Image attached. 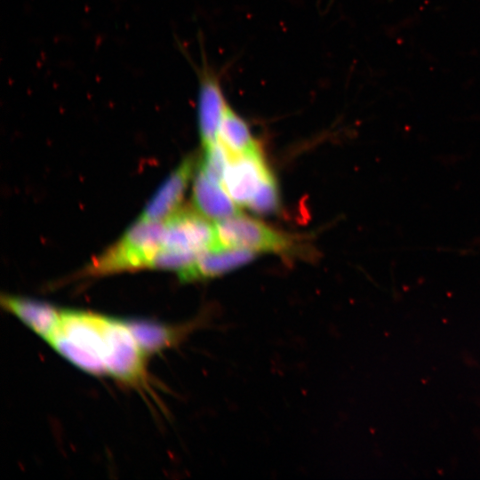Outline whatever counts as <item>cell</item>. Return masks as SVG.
I'll return each instance as SVG.
<instances>
[{"label":"cell","mask_w":480,"mask_h":480,"mask_svg":"<svg viewBox=\"0 0 480 480\" xmlns=\"http://www.w3.org/2000/svg\"><path fill=\"white\" fill-rule=\"evenodd\" d=\"M164 228L163 221L138 220L114 245L92 260L86 273L101 276L150 268L152 259L163 245Z\"/></svg>","instance_id":"obj_1"},{"label":"cell","mask_w":480,"mask_h":480,"mask_svg":"<svg viewBox=\"0 0 480 480\" xmlns=\"http://www.w3.org/2000/svg\"><path fill=\"white\" fill-rule=\"evenodd\" d=\"M215 226L218 241L225 247L282 255L297 252L298 244L292 236L241 213L217 221Z\"/></svg>","instance_id":"obj_2"},{"label":"cell","mask_w":480,"mask_h":480,"mask_svg":"<svg viewBox=\"0 0 480 480\" xmlns=\"http://www.w3.org/2000/svg\"><path fill=\"white\" fill-rule=\"evenodd\" d=\"M104 364L107 373L131 385L145 380L143 351L125 322L104 316Z\"/></svg>","instance_id":"obj_3"},{"label":"cell","mask_w":480,"mask_h":480,"mask_svg":"<svg viewBox=\"0 0 480 480\" xmlns=\"http://www.w3.org/2000/svg\"><path fill=\"white\" fill-rule=\"evenodd\" d=\"M164 225L163 248L201 253L220 245L215 224L188 206L178 209Z\"/></svg>","instance_id":"obj_4"},{"label":"cell","mask_w":480,"mask_h":480,"mask_svg":"<svg viewBox=\"0 0 480 480\" xmlns=\"http://www.w3.org/2000/svg\"><path fill=\"white\" fill-rule=\"evenodd\" d=\"M197 82V120L204 148L218 141L221 116L228 103L220 76L203 55L201 63L195 66Z\"/></svg>","instance_id":"obj_5"},{"label":"cell","mask_w":480,"mask_h":480,"mask_svg":"<svg viewBox=\"0 0 480 480\" xmlns=\"http://www.w3.org/2000/svg\"><path fill=\"white\" fill-rule=\"evenodd\" d=\"M269 172L260 150L229 156L222 186L239 206H247Z\"/></svg>","instance_id":"obj_6"},{"label":"cell","mask_w":480,"mask_h":480,"mask_svg":"<svg viewBox=\"0 0 480 480\" xmlns=\"http://www.w3.org/2000/svg\"><path fill=\"white\" fill-rule=\"evenodd\" d=\"M194 167V156L186 157L150 199L139 220H166L180 209L185 190L192 178Z\"/></svg>","instance_id":"obj_7"},{"label":"cell","mask_w":480,"mask_h":480,"mask_svg":"<svg viewBox=\"0 0 480 480\" xmlns=\"http://www.w3.org/2000/svg\"><path fill=\"white\" fill-rule=\"evenodd\" d=\"M254 258L255 252L250 250L217 245L202 252L190 266L178 275L183 282L214 278L247 264Z\"/></svg>","instance_id":"obj_8"},{"label":"cell","mask_w":480,"mask_h":480,"mask_svg":"<svg viewBox=\"0 0 480 480\" xmlns=\"http://www.w3.org/2000/svg\"><path fill=\"white\" fill-rule=\"evenodd\" d=\"M54 332L104 363V316L80 311H61L60 323Z\"/></svg>","instance_id":"obj_9"},{"label":"cell","mask_w":480,"mask_h":480,"mask_svg":"<svg viewBox=\"0 0 480 480\" xmlns=\"http://www.w3.org/2000/svg\"><path fill=\"white\" fill-rule=\"evenodd\" d=\"M193 203L197 212L214 222L240 213L223 186L210 180L199 169L194 179Z\"/></svg>","instance_id":"obj_10"},{"label":"cell","mask_w":480,"mask_h":480,"mask_svg":"<svg viewBox=\"0 0 480 480\" xmlns=\"http://www.w3.org/2000/svg\"><path fill=\"white\" fill-rule=\"evenodd\" d=\"M1 304L46 340L53 334L60 323L61 311L44 302L20 297L2 296Z\"/></svg>","instance_id":"obj_11"},{"label":"cell","mask_w":480,"mask_h":480,"mask_svg":"<svg viewBox=\"0 0 480 480\" xmlns=\"http://www.w3.org/2000/svg\"><path fill=\"white\" fill-rule=\"evenodd\" d=\"M218 141L229 156L240 155L258 148L248 124L228 102L218 132Z\"/></svg>","instance_id":"obj_12"},{"label":"cell","mask_w":480,"mask_h":480,"mask_svg":"<svg viewBox=\"0 0 480 480\" xmlns=\"http://www.w3.org/2000/svg\"><path fill=\"white\" fill-rule=\"evenodd\" d=\"M143 353L153 354L176 344L187 328H173L144 320L125 321Z\"/></svg>","instance_id":"obj_13"},{"label":"cell","mask_w":480,"mask_h":480,"mask_svg":"<svg viewBox=\"0 0 480 480\" xmlns=\"http://www.w3.org/2000/svg\"><path fill=\"white\" fill-rule=\"evenodd\" d=\"M48 342L59 354L80 369L95 375L107 373L101 359L74 345L62 335L54 332Z\"/></svg>","instance_id":"obj_14"},{"label":"cell","mask_w":480,"mask_h":480,"mask_svg":"<svg viewBox=\"0 0 480 480\" xmlns=\"http://www.w3.org/2000/svg\"><path fill=\"white\" fill-rule=\"evenodd\" d=\"M279 203L276 180L269 171L260 182L247 207L259 214H269L276 212Z\"/></svg>","instance_id":"obj_15"},{"label":"cell","mask_w":480,"mask_h":480,"mask_svg":"<svg viewBox=\"0 0 480 480\" xmlns=\"http://www.w3.org/2000/svg\"><path fill=\"white\" fill-rule=\"evenodd\" d=\"M229 155L224 147L217 141L204 148L199 170L212 181L222 185Z\"/></svg>","instance_id":"obj_16"},{"label":"cell","mask_w":480,"mask_h":480,"mask_svg":"<svg viewBox=\"0 0 480 480\" xmlns=\"http://www.w3.org/2000/svg\"><path fill=\"white\" fill-rule=\"evenodd\" d=\"M200 253L187 252L161 248L152 259L150 268L175 270L180 272L190 266Z\"/></svg>","instance_id":"obj_17"}]
</instances>
